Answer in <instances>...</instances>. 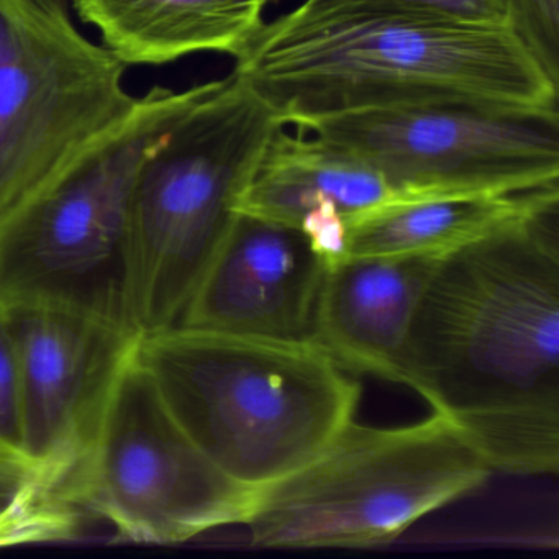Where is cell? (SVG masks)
Masks as SVG:
<instances>
[{"mask_svg":"<svg viewBox=\"0 0 559 559\" xmlns=\"http://www.w3.org/2000/svg\"><path fill=\"white\" fill-rule=\"evenodd\" d=\"M438 260L365 257L330 264L312 342L349 374L401 384L405 340Z\"/></svg>","mask_w":559,"mask_h":559,"instance_id":"4fadbf2b","label":"cell"},{"mask_svg":"<svg viewBox=\"0 0 559 559\" xmlns=\"http://www.w3.org/2000/svg\"><path fill=\"white\" fill-rule=\"evenodd\" d=\"M133 349L189 440L254 490L316 457L361 401V384L312 342L173 326Z\"/></svg>","mask_w":559,"mask_h":559,"instance_id":"3957f363","label":"cell"},{"mask_svg":"<svg viewBox=\"0 0 559 559\" xmlns=\"http://www.w3.org/2000/svg\"><path fill=\"white\" fill-rule=\"evenodd\" d=\"M126 67L199 51L238 58L263 28L267 0H73Z\"/></svg>","mask_w":559,"mask_h":559,"instance_id":"5bb4252c","label":"cell"},{"mask_svg":"<svg viewBox=\"0 0 559 559\" xmlns=\"http://www.w3.org/2000/svg\"><path fill=\"white\" fill-rule=\"evenodd\" d=\"M133 336L104 392L67 483V499L126 542L175 545L243 525L257 490L189 440L136 359Z\"/></svg>","mask_w":559,"mask_h":559,"instance_id":"52a82bcc","label":"cell"},{"mask_svg":"<svg viewBox=\"0 0 559 559\" xmlns=\"http://www.w3.org/2000/svg\"><path fill=\"white\" fill-rule=\"evenodd\" d=\"M235 60V73L286 127L382 107H559V86L509 27L389 14L281 15Z\"/></svg>","mask_w":559,"mask_h":559,"instance_id":"7a4b0ae2","label":"cell"},{"mask_svg":"<svg viewBox=\"0 0 559 559\" xmlns=\"http://www.w3.org/2000/svg\"><path fill=\"white\" fill-rule=\"evenodd\" d=\"M293 127L374 168L405 198L559 186V110L382 107Z\"/></svg>","mask_w":559,"mask_h":559,"instance_id":"9c48e42d","label":"cell"},{"mask_svg":"<svg viewBox=\"0 0 559 559\" xmlns=\"http://www.w3.org/2000/svg\"><path fill=\"white\" fill-rule=\"evenodd\" d=\"M21 379L22 448L45 486L64 492L130 335L99 310L34 304L5 312Z\"/></svg>","mask_w":559,"mask_h":559,"instance_id":"30bf717a","label":"cell"},{"mask_svg":"<svg viewBox=\"0 0 559 559\" xmlns=\"http://www.w3.org/2000/svg\"><path fill=\"white\" fill-rule=\"evenodd\" d=\"M487 461L441 415L397 427L353 418L316 457L261 487L245 528L257 548L388 545L489 479Z\"/></svg>","mask_w":559,"mask_h":559,"instance_id":"5b68a950","label":"cell"},{"mask_svg":"<svg viewBox=\"0 0 559 559\" xmlns=\"http://www.w3.org/2000/svg\"><path fill=\"white\" fill-rule=\"evenodd\" d=\"M21 487L0 480V546H15L17 543L11 500Z\"/></svg>","mask_w":559,"mask_h":559,"instance_id":"d6986e66","label":"cell"},{"mask_svg":"<svg viewBox=\"0 0 559 559\" xmlns=\"http://www.w3.org/2000/svg\"><path fill=\"white\" fill-rule=\"evenodd\" d=\"M123 74L61 0H0V217L132 112Z\"/></svg>","mask_w":559,"mask_h":559,"instance_id":"ba28073f","label":"cell"},{"mask_svg":"<svg viewBox=\"0 0 559 559\" xmlns=\"http://www.w3.org/2000/svg\"><path fill=\"white\" fill-rule=\"evenodd\" d=\"M401 384L490 469L559 467V202L438 260L405 340Z\"/></svg>","mask_w":559,"mask_h":559,"instance_id":"6da1fadb","label":"cell"},{"mask_svg":"<svg viewBox=\"0 0 559 559\" xmlns=\"http://www.w3.org/2000/svg\"><path fill=\"white\" fill-rule=\"evenodd\" d=\"M280 114L240 76L214 81L145 156L133 186L119 271V317L132 335L178 325Z\"/></svg>","mask_w":559,"mask_h":559,"instance_id":"277c9868","label":"cell"},{"mask_svg":"<svg viewBox=\"0 0 559 559\" xmlns=\"http://www.w3.org/2000/svg\"><path fill=\"white\" fill-rule=\"evenodd\" d=\"M389 14L431 19L480 27H507L506 0H304L287 12V21Z\"/></svg>","mask_w":559,"mask_h":559,"instance_id":"2e32d148","label":"cell"},{"mask_svg":"<svg viewBox=\"0 0 559 559\" xmlns=\"http://www.w3.org/2000/svg\"><path fill=\"white\" fill-rule=\"evenodd\" d=\"M329 266L302 231L238 212L176 326L312 342Z\"/></svg>","mask_w":559,"mask_h":559,"instance_id":"8fae6325","label":"cell"},{"mask_svg":"<svg viewBox=\"0 0 559 559\" xmlns=\"http://www.w3.org/2000/svg\"><path fill=\"white\" fill-rule=\"evenodd\" d=\"M405 198L381 173L306 132L277 130L241 194L237 212L302 231L330 264L340 260L349 222Z\"/></svg>","mask_w":559,"mask_h":559,"instance_id":"7c38bea8","label":"cell"},{"mask_svg":"<svg viewBox=\"0 0 559 559\" xmlns=\"http://www.w3.org/2000/svg\"><path fill=\"white\" fill-rule=\"evenodd\" d=\"M555 202H559V186L522 192H453L395 199L349 222L340 260L441 258Z\"/></svg>","mask_w":559,"mask_h":559,"instance_id":"9a60e30c","label":"cell"},{"mask_svg":"<svg viewBox=\"0 0 559 559\" xmlns=\"http://www.w3.org/2000/svg\"><path fill=\"white\" fill-rule=\"evenodd\" d=\"M37 473L22 448L21 379L11 320L0 312V480L24 486Z\"/></svg>","mask_w":559,"mask_h":559,"instance_id":"e0dca14e","label":"cell"},{"mask_svg":"<svg viewBox=\"0 0 559 559\" xmlns=\"http://www.w3.org/2000/svg\"><path fill=\"white\" fill-rule=\"evenodd\" d=\"M212 86L150 91L0 217V312L70 304L120 322V254L140 166Z\"/></svg>","mask_w":559,"mask_h":559,"instance_id":"8992f818","label":"cell"},{"mask_svg":"<svg viewBox=\"0 0 559 559\" xmlns=\"http://www.w3.org/2000/svg\"><path fill=\"white\" fill-rule=\"evenodd\" d=\"M507 27L559 86V0H506Z\"/></svg>","mask_w":559,"mask_h":559,"instance_id":"ac0fdd59","label":"cell"}]
</instances>
